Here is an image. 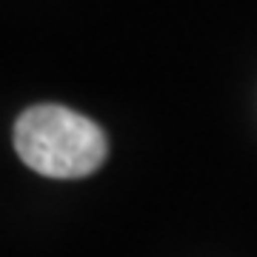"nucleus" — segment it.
Here are the masks:
<instances>
[{"mask_svg":"<svg viewBox=\"0 0 257 257\" xmlns=\"http://www.w3.org/2000/svg\"><path fill=\"white\" fill-rule=\"evenodd\" d=\"M15 149L32 172L57 180L89 177L109 157L106 132L86 114L57 103H40L20 114Z\"/></svg>","mask_w":257,"mask_h":257,"instance_id":"f257e3e1","label":"nucleus"}]
</instances>
